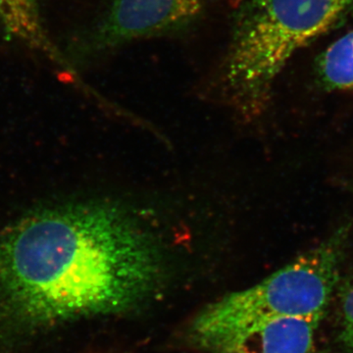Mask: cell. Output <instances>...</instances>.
I'll use <instances>...</instances> for the list:
<instances>
[{
    "mask_svg": "<svg viewBox=\"0 0 353 353\" xmlns=\"http://www.w3.org/2000/svg\"><path fill=\"white\" fill-rule=\"evenodd\" d=\"M163 271L157 241L115 204L67 202L28 213L0 234V353L141 305Z\"/></svg>",
    "mask_w": 353,
    "mask_h": 353,
    "instance_id": "obj_1",
    "label": "cell"
},
{
    "mask_svg": "<svg viewBox=\"0 0 353 353\" xmlns=\"http://www.w3.org/2000/svg\"><path fill=\"white\" fill-rule=\"evenodd\" d=\"M352 12L353 0H245L221 69L228 102L243 113L261 112L292 57Z\"/></svg>",
    "mask_w": 353,
    "mask_h": 353,
    "instance_id": "obj_2",
    "label": "cell"
},
{
    "mask_svg": "<svg viewBox=\"0 0 353 353\" xmlns=\"http://www.w3.org/2000/svg\"><path fill=\"white\" fill-rule=\"evenodd\" d=\"M350 229L343 225L259 284L209 304L192 323L194 341L290 316L322 321L340 279Z\"/></svg>",
    "mask_w": 353,
    "mask_h": 353,
    "instance_id": "obj_3",
    "label": "cell"
},
{
    "mask_svg": "<svg viewBox=\"0 0 353 353\" xmlns=\"http://www.w3.org/2000/svg\"><path fill=\"white\" fill-rule=\"evenodd\" d=\"M208 0H111L90 39L106 51L139 39L180 32L199 19Z\"/></svg>",
    "mask_w": 353,
    "mask_h": 353,
    "instance_id": "obj_4",
    "label": "cell"
},
{
    "mask_svg": "<svg viewBox=\"0 0 353 353\" xmlns=\"http://www.w3.org/2000/svg\"><path fill=\"white\" fill-rule=\"evenodd\" d=\"M320 322L314 318L290 316L194 341L212 353H313Z\"/></svg>",
    "mask_w": 353,
    "mask_h": 353,
    "instance_id": "obj_5",
    "label": "cell"
},
{
    "mask_svg": "<svg viewBox=\"0 0 353 353\" xmlns=\"http://www.w3.org/2000/svg\"><path fill=\"white\" fill-rule=\"evenodd\" d=\"M0 26L57 66L68 68L63 55L51 43L44 29L38 0H0Z\"/></svg>",
    "mask_w": 353,
    "mask_h": 353,
    "instance_id": "obj_6",
    "label": "cell"
},
{
    "mask_svg": "<svg viewBox=\"0 0 353 353\" xmlns=\"http://www.w3.org/2000/svg\"><path fill=\"white\" fill-rule=\"evenodd\" d=\"M318 78L329 90L353 88V31L334 41L318 58Z\"/></svg>",
    "mask_w": 353,
    "mask_h": 353,
    "instance_id": "obj_7",
    "label": "cell"
},
{
    "mask_svg": "<svg viewBox=\"0 0 353 353\" xmlns=\"http://www.w3.org/2000/svg\"><path fill=\"white\" fill-rule=\"evenodd\" d=\"M341 306L343 328L340 336L345 345L353 340V279L341 290Z\"/></svg>",
    "mask_w": 353,
    "mask_h": 353,
    "instance_id": "obj_8",
    "label": "cell"
},
{
    "mask_svg": "<svg viewBox=\"0 0 353 353\" xmlns=\"http://www.w3.org/2000/svg\"><path fill=\"white\" fill-rule=\"evenodd\" d=\"M343 345H345V347H347L350 352L353 353V340L348 341V343H345Z\"/></svg>",
    "mask_w": 353,
    "mask_h": 353,
    "instance_id": "obj_9",
    "label": "cell"
}]
</instances>
